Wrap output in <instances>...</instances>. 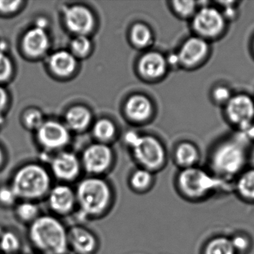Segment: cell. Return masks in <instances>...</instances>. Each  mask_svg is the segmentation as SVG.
Listing matches in <instances>:
<instances>
[{
	"label": "cell",
	"mask_w": 254,
	"mask_h": 254,
	"mask_svg": "<svg viewBox=\"0 0 254 254\" xmlns=\"http://www.w3.org/2000/svg\"><path fill=\"white\" fill-rule=\"evenodd\" d=\"M81 162L75 154L62 152L50 162V170L53 179L62 184H71L79 181L82 170Z\"/></svg>",
	"instance_id": "4fadbf2b"
},
{
	"label": "cell",
	"mask_w": 254,
	"mask_h": 254,
	"mask_svg": "<svg viewBox=\"0 0 254 254\" xmlns=\"http://www.w3.org/2000/svg\"><path fill=\"white\" fill-rule=\"evenodd\" d=\"M38 140L44 148L55 150L67 144L69 139L67 129L60 123L47 122L38 128Z\"/></svg>",
	"instance_id": "9a60e30c"
},
{
	"label": "cell",
	"mask_w": 254,
	"mask_h": 254,
	"mask_svg": "<svg viewBox=\"0 0 254 254\" xmlns=\"http://www.w3.org/2000/svg\"></svg>",
	"instance_id": "ee69618b"
},
{
	"label": "cell",
	"mask_w": 254,
	"mask_h": 254,
	"mask_svg": "<svg viewBox=\"0 0 254 254\" xmlns=\"http://www.w3.org/2000/svg\"><path fill=\"white\" fill-rule=\"evenodd\" d=\"M131 39L136 47L146 48L154 42V34L147 25L137 23L132 29Z\"/></svg>",
	"instance_id": "f1b7e54d"
},
{
	"label": "cell",
	"mask_w": 254,
	"mask_h": 254,
	"mask_svg": "<svg viewBox=\"0 0 254 254\" xmlns=\"http://www.w3.org/2000/svg\"><path fill=\"white\" fill-rule=\"evenodd\" d=\"M233 192L244 203L254 205V167L247 168L233 181Z\"/></svg>",
	"instance_id": "ac0fdd59"
},
{
	"label": "cell",
	"mask_w": 254,
	"mask_h": 254,
	"mask_svg": "<svg viewBox=\"0 0 254 254\" xmlns=\"http://www.w3.org/2000/svg\"><path fill=\"white\" fill-rule=\"evenodd\" d=\"M44 201L52 215L60 218L74 215L77 211L75 187L62 183L53 184Z\"/></svg>",
	"instance_id": "30bf717a"
},
{
	"label": "cell",
	"mask_w": 254,
	"mask_h": 254,
	"mask_svg": "<svg viewBox=\"0 0 254 254\" xmlns=\"http://www.w3.org/2000/svg\"><path fill=\"white\" fill-rule=\"evenodd\" d=\"M8 94L3 87L0 86V117L8 103Z\"/></svg>",
	"instance_id": "ab89813d"
},
{
	"label": "cell",
	"mask_w": 254,
	"mask_h": 254,
	"mask_svg": "<svg viewBox=\"0 0 254 254\" xmlns=\"http://www.w3.org/2000/svg\"><path fill=\"white\" fill-rule=\"evenodd\" d=\"M241 133L245 136L249 143H254V121L243 132H241Z\"/></svg>",
	"instance_id": "f35d334b"
},
{
	"label": "cell",
	"mask_w": 254,
	"mask_h": 254,
	"mask_svg": "<svg viewBox=\"0 0 254 254\" xmlns=\"http://www.w3.org/2000/svg\"><path fill=\"white\" fill-rule=\"evenodd\" d=\"M20 1H0V13L8 14L17 11L20 6Z\"/></svg>",
	"instance_id": "8d00e7d4"
},
{
	"label": "cell",
	"mask_w": 254,
	"mask_h": 254,
	"mask_svg": "<svg viewBox=\"0 0 254 254\" xmlns=\"http://www.w3.org/2000/svg\"><path fill=\"white\" fill-rule=\"evenodd\" d=\"M23 240L20 234L12 229H4L0 234V251L2 254H20Z\"/></svg>",
	"instance_id": "d4e9b609"
},
{
	"label": "cell",
	"mask_w": 254,
	"mask_h": 254,
	"mask_svg": "<svg viewBox=\"0 0 254 254\" xmlns=\"http://www.w3.org/2000/svg\"><path fill=\"white\" fill-rule=\"evenodd\" d=\"M19 200L17 194L9 183L0 184V207L13 209Z\"/></svg>",
	"instance_id": "4dcf8cb0"
},
{
	"label": "cell",
	"mask_w": 254,
	"mask_h": 254,
	"mask_svg": "<svg viewBox=\"0 0 254 254\" xmlns=\"http://www.w3.org/2000/svg\"><path fill=\"white\" fill-rule=\"evenodd\" d=\"M75 187L78 215L82 221L101 219L108 215L115 203L113 186L103 177L81 178Z\"/></svg>",
	"instance_id": "3957f363"
},
{
	"label": "cell",
	"mask_w": 254,
	"mask_h": 254,
	"mask_svg": "<svg viewBox=\"0 0 254 254\" xmlns=\"http://www.w3.org/2000/svg\"><path fill=\"white\" fill-rule=\"evenodd\" d=\"M155 184L156 174L140 167L133 171L127 180V187L130 191L137 194L150 192Z\"/></svg>",
	"instance_id": "ffe728a7"
},
{
	"label": "cell",
	"mask_w": 254,
	"mask_h": 254,
	"mask_svg": "<svg viewBox=\"0 0 254 254\" xmlns=\"http://www.w3.org/2000/svg\"><path fill=\"white\" fill-rule=\"evenodd\" d=\"M116 128L112 122L108 120H101L95 125L93 133L101 140H108L115 134Z\"/></svg>",
	"instance_id": "1f68e13d"
},
{
	"label": "cell",
	"mask_w": 254,
	"mask_h": 254,
	"mask_svg": "<svg viewBox=\"0 0 254 254\" xmlns=\"http://www.w3.org/2000/svg\"><path fill=\"white\" fill-rule=\"evenodd\" d=\"M81 162L88 176L102 177L112 166V152L104 144H94L84 151Z\"/></svg>",
	"instance_id": "7c38bea8"
},
{
	"label": "cell",
	"mask_w": 254,
	"mask_h": 254,
	"mask_svg": "<svg viewBox=\"0 0 254 254\" xmlns=\"http://www.w3.org/2000/svg\"><path fill=\"white\" fill-rule=\"evenodd\" d=\"M233 94V90L227 84H217L211 89L209 98L213 105L223 108Z\"/></svg>",
	"instance_id": "f546056e"
},
{
	"label": "cell",
	"mask_w": 254,
	"mask_h": 254,
	"mask_svg": "<svg viewBox=\"0 0 254 254\" xmlns=\"http://www.w3.org/2000/svg\"><path fill=\"white\" fill-rule=\"evenodd\" d=\"M90 120L91 114L84 107H73L66 114V124L72 130H84L90 124Z\"/></svg>",
	"instance_id": "4316f807"
},
{
	"label": "cell",
	"mask_w": 254,
	"mask_h": 254,
	"mask_svg": "<svg viewBox=\"0 0 254 254\" xmlns=\"http://www.w3.org/2000/svg\"><path fill=\"white\" fill-rule=\"evenodd\" d=\"M68 246L72 254H96L100 248L97 234L81 223L68 227Z\"/></svg>",
	"instance_id": "8fae6325"
},
{
	"label": "cell",
	"mask_w": 254,
	"mask_h": 254,
	"mask_svg": "<svg viewBox=\"0 0 254 254\" xmlns=\"http://www.w3.org/2000/svg\"><path fill=\"white\" fill-rule=\"evenodd\" d=\"M12 72V64L9 58L0 51V83L6 81Z\"/></svg>",
	"instance_id": "e575fe53"
},
{
	"label": "cell",
	"mask_w": 254,
	"mask_h": 254,
	"mask_svg": "<svg viewBox=\"0 0 254 254\" xmlns=\"http://www.w3.org/2000/svg\"><path fill=\"white\" fill-rule=\"evenodd\" d=\"M251 51H252L253 56H254V36L253 37L252 42H251Z\"/></svg>",
	"instance_id": "b9f144b4"
},
{
	"label": "cell",
	"mask_w": 254,
	"mask_h": 254,
	"mask_svg": "<svg viewBox=\"0 0 254 254\" xmlns=\"http://www.w3.org/2000/svg\"><path fill=\"white\" fill-rule=\"evenodd\" d=\"M166 60H167L169 70H178V69H181L179 59H178L176 52L169 53L168 56H166Z\"/></svg>",
	"instance_id": "74e56055"
},
{
	"label": "cell",
	"mask_w": 254,
	"mask_h": 254,
	"mask_svg": "<svg viewBox=\"0 0 254 254\" xmlns=\"http://www.w3.org/2000/svg\"><path fill=\"white\" fill-rule=\"evenodd\" d=\"M26 125L32 128H39L43 124L42 114L38 111H32L25 117Z\"/></svg>",
	"instance_id": "d590c367"
},
{
	"label": "cell",
	"mask_w": 254,
	"mask_h": 254,
	"mask_svg": "<svg viewBox=\"0 0 254 254\" xmlns=\"http://www.w3.org/2000/svg\"><path fill=\"white\" fill-rule=\"evenodd\" d=\"M49 43L48 35L44 29L35 27L26 34L23 38V46L29 56H39L47 51Z\"/></svg>",
	"instance_id": "44dd1931"
},
{
	"label": "cell",
	"mask_w": 254,
	"mask_h": 254,
	"mask_svg": "<svg viewBox=\"0 0 254 254\" xmlns=\"http://www.w3.org/2000/svg\"><path fill=\"white\" fill-rule=\"evenodd\" d=\"M229 238L236 254H251L254 251V239L249 232L236 230Z\"/></svg>",
	"instance_id": "83f0119b"
},
{
	"label": "cell",
	"mask_w": 254,
	"mask_h": 254,
	"mask_svg": "<svg viewBox=\"0 0 254 254\" xmlns=\"http://www.w3.org/2000/svg\"><path fill=\"white\" fill-rule=\"evenodd\" d=\"M248 143L239 132L221 139L211 148L206 169L219 179L233 183L248 167Z\"/></svg>",
	"instance_id": "7a4b0ae2"
},
{
	"label": "cell",
	"mask_w": 254,
	"mask_h": 254,
	"mask_svg": "<svg viewBox=\"0 0 254 254\" xmlns=\"http://www.w3.org/2000/svg\"><path fill=\"white\" fill-rule=\"evenodd\" d=\"M200 254H236L230 238L225 235H215L205 241Z\"/></svg>",
	"instance_id": "cb8c5ba5"
},
{
	"label": "cell",
	"mask_w": 254,
	"mask_h": 254,
	"mask_svg": "<svg viewBox=\"0 0 254 254\" xmlns=\"http://www.w3.org/2000/svg\"><path fill=\"white\" fill-rule=\"evenodd\" d=\"M126 141L133 148V157L139 167L158 173L168 163V152L164 144L153 136H138L136 133H127Z\"/></svg>",
	"instance_id": "8992f818"
},
{
	"label": "cell",
	"mask_w": 254,
	"mask_h": 254,
	"mask_svg": "<svg viewBox=\"0 0 254 254\" xmlns=\"http://www.w3.org/2000/svg\"><path fill=\"white\" fill-rule=\"evenodd\" d=\"M27 240L37 254H69L68 227L62 218L50 213L27 227Z\"/></svg>",
	"instance_id": "277c9868"
},
{
	"label": "cell",
	"mask_w": 254,
	"mask_h": 254,
	"mask_svg": "<svg viewBox=\"0 0 254 254\" xmlns=\"http://www.w3.org/2000/svg\"><path fill=\"white\" fill-rule=\"evenodd\" d=\"M176 53L181 69L196 70L203 66L210 58L211 43L192 35L181 43Z\"/></svg>",
	"instance_id": "9c48e42d"
},
{
	"label": "cell",
	"mask_w": 254,
	"mask_h": 254,
	"mask_svg": "<svg viewBox=\"0 0 254 254\" xmlns=\"http://www.w3.org/2000/svg\"><path fill=\"white\" fill-rule=\"evenodd\" d=\"M4 162H5V156L2 148H0V169L3 166Z\"/></svg>",
	"instance_id": "60d3db41"
},
{
	"label": "cell",
	"mask_w": 254,
	"mask_h": 254,
	"mask_svg": "<svg viewBox=\"0 0 254 254\" xmlns=\"http://www.w3.org/2000/svg\"><path fill=\"white\" fill-rule=\"evenodd\" d=\"M126 111L129 118L144 122L151 118L154 113L152 102L144 95H134L126 103Z\"/></svg>",
	"instance_id": "d6986e66"
},
{
	"label": "cell",
	"mask_w": 254,
	"mask_h": 254,
	"mask_svg": "<svg viewBox=\"0 0 254 254\" xmlns=\"http://www.w3.org/2000/svg\"><path fill=\"white\" fill-rule=\"evenodd\" d=\"M215 5L221 10L228 23L237 19L239 13V4L242 2H236V1H225V2L221 1V2H215Z\"/></svg>",
	"instance_id": "d6a6232c"
},
{
	"label": "cell",
	"mask_w": 254,
	"mask_h": 254,
	"mask_svg": "<svg viewBox=\"0 0 254 254\" xmlns=\"http://www.w3.org/2000/svg\"><path fill=\"white\" fill-rule=\"evenodd\" d=\"M190 22L193 35L209 43L223 38L229 24L221 10L215 5H200Z\"/></svg>",
	"instance_id": "52a82bcc"
},
{
	"label": "cell",
	"mask_w": 254,
	"mask_h": 254,
	"mask_svg": "<svg viewBox=\"0 0 254 254\" xmlns=\"http://www.w3.org/2000/svg\"><path fill=\"white\" fill-rule=\"evenodd\" d=\"M0 254H1V251H0Z\"/></svg>",
	"instance_id": "7bdbcfd3"
},
{
	"label": "cell",
	"mask_w": 254,
	"mask_h": 254,
	"mask_svg": "<svg viewBox=\"0 0 254 254\" xmlns=\"http://www.w3.org/2000/svg\"><path fill=\"white\" fill-rule=\"evenodd\" d=\"M50 170L37 163H29L19 168L11 177L12 187L20 200L38 202L45 200L53 186Z\"/></svg>",
	"instance_id": "5b68a950"
},
{
	"label": "cell",
	"mask_w": 254,
	"mask_h": 254,
	"mask_svg": "<svg viewBox=\"0 0 254 254\" xmlns=\"http://www.w3.org/2000/svg\"><path fill=\"white\" fill-rule=\"evenodd\" d=\"M91 44L85 35H78L71 43V49L74 55L84 56L90 51Z\"/></svg>",
	"instance_id": "836d02e7"
},
{
	"label": "cell",
	"mask_w": 254,
	"mask_h": 254,
	"mask_svg": "<svg viewBox=\"0 0 254 254\" xmlns=\"http://www.w3.org/2000/svg\"><path fill=\"white\" fill-rule=\"evenodd\" d=\"M64 20L68 29L78 35L89 33L94 24V19L90 11L80 5L67 8L65 11Z\"/></svg>",
	"instance_id": "2e32d148"
},
{
	"label": "cell",
	"mask_w": 254,
	"mask_h": 254,
	"mask_svg": "<svg viewBox=\"0 0 254 254\" xmlns=\"http://www.w3.org/2000/svg\"><path fill=\"white\" fill-rule=\"evenodd\" d=\"M50 68L59 76H68L75 70L76 61L69 52L59 51L50 58Z\"/></svg>",
	"instance_id": "603a6c76"
},
{
	"label": "cell",
	"mask_w": 254,
	"mask_h": 254,
	"mask_svg": "<svg viewBox=\"0 0 254 254\" xmlns=\"http://www.w3.org/2000/svg\"><path fill=\"white\" fill-rule=\"evenodd\" d=\"M174 187L183 200L192 203H203L215 196L233 191V183L219 179L200 166L178 170Z\"/></svg>",
	"instance_id": "6da1fadb"
},
{
	"label": "cell",
	"mask_w": 254,
	"mask_h": 254,
	"mask_svg": "<svg viewBox=\"0 0 254 254\" xmlns=\"http://www.w3.org/2000/svg\"><path fill=\"white\" fill-rule=\"evenodd\" d=\"M139 71L146 79L158 81L169 72L166 56L157 51H151L142 56L139 62Z\"/></svg>",
	"instance_id": "5bb4252c"
},
{
	"label": "cell",
	"mask_w": 254,
	"mask_h": 254,
	"mask_svg": "<svg viewBox=\"0 0 254 254\" xmlns=\"http://www.w3.org/2000/svg\"><path fill=\"white\" fill-rule=\"evenodd\" d=\"M13 211L17 221L27 227L43 213L40 203L31 200H19Z\"/></svg>",
	"instance_id": "7402d4cb"
},
{
	"label": "cell",
	"mask_w": 254,
	"mask_h": 254,
	"mask_svg": "<svg viewBox=\"0 0 254 254\" xmlns=\"http://www.w3.org/2000/svg\"><path fill=\"white\" fill-rule=\"evenodd\" d=\"M200 149L195 143L189 140L178 142L174 148L172 160L178 170L200 166Z\"/></svg>",
	"instance_id": "e0dca14e"
},
{
	"label": "cell",
	"mask_w": 254,
	"mask_h": 254,
	"mask_svg": "<svg viewBox=\"0 0 254 254\" xmlns=\"http://www.w3.org/2000/svg\"><path fill=\"white\" fill-rule=\"evenodd\" d=\"M169 7L175 17L190 21L198 10L200 3L191 0H175L169 2Z\"/></svg>",
	"instance_id": "484cf974"
},
{
	"label": "cell",
	"mask_w": 254,
	"mask_h": 254,
	"mask_svg": "<svg viewBox=\"0 0 254 254\" xmlns=\"http://www.w3.org/2000/svg\"><path fill=\"white\" fill-rule=\"evenodd\" d=\"M223 114L226 122L237 132H243L254 121V98L246 93H234Z\"/></svg>",
	"instance_id": "ba28073f"
}]
</instances>
